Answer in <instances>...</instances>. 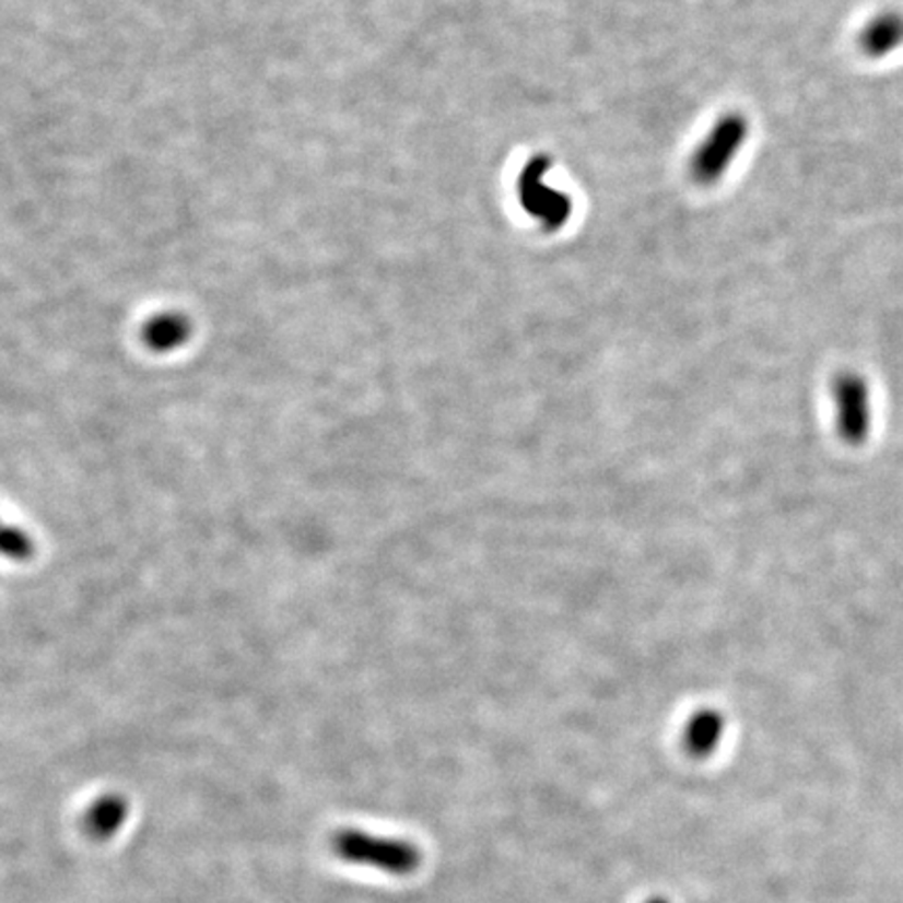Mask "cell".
<instances>
[{
	"label": "cell",
	"instance_id": "obj_6",
	"mask_svg": "<svg viewBox=\"0 0 903 903\" xmlns=\"http://www.w3.org/2000/svg\"><path fill=\"white\" fill-rule=\"evenodd\" d=\"M903 45V15L895 11L879 13L872 22H868L859 34V47L864 55L880 59L891 55Z\"/></svg>",
	"mask_w": 903,
	"mask_h": 903
},
{
	"label": "cell",
	"instance_id": "obj_7",
	"mask_svg": "<svg viewBox=\"0 0 903 903\" xmlns=\"http://www.w3.org/2000/svg\"><path fill=\"white\" fill-rule=\"evenodd\" d=\"M126 818V804L118 797H105L96 801L86 816V829L98 838H107L118 831Z\"/></svg>",
	"mask_w": 903,
	"mask_h": 903
},
{
	"label": "cell",
	"instance_id": "obj_3",
	"mask_svg": "<svg viewBox=\"0 0 903 903\" xmlns=\"http://www.w3.org/2000/svg\"><path fill=\"white\" fill-rule=\"evenodd\" d=\"M550 169V157L544 153L533 155L525 164L517 178L519 203L527 214L542 224L548 233H556L570 222L573 214V201L563 190L548 187L544 176Z\"/></svg>",
	"mask_w": 903,
	"mask_h": 903
},
{
	"label": "cell",
	"instance_id": "obj_4",
	"mask_svg": "<svg viewBox=\"0 0 903 903\" xmlns=\"http://www.w3.org/2000/svg\"><path fill=\"white\" fill-rule=\"evenodd\" d=\"M834 425L838 437L849 446H861L872 431V400L866 379L843 371L831 383Z\"/></svg>",
	"mask_w": 903,
	"mask_h": 903
},
{
	"label": "cell",
	"instance_id": "obj_8",
	"mask_svg": "<svg viewBox=\"0 0 903 903\" xmlns=\"http://www.w3.org/2000/svg\"><path fill=\"white\" fill-rule=\"evenodd\" d=\"M646 903H669L667 902L666 898H653V900H648Z\"/></svg>",
	"mask_w": 903,
	"mask_h": 903
},
{
	"label": "cell",
	"instance_id": "obj_2",
	"mask_svg": "<svg viewBox=\"0 0 903 903\" xmlns=\"http://www.w3.org/2000/svg\"><path fill=\"white\" fill-rule=\"evenodd\" d=\"M749 121L742 114H726L717 119L707 139L696 146L690 160V176L701 187H712L735 162L747 141Z\"/></svg>",
	"mask_w": 903,
	"mask_h": 903
},
{
	"label": "cell",
	"instance_id": "obj_1",
	"mask_svg": "<svg viewBox=\"0 0 903 903\" xmlns=\"http://www.w3.org/2000/svg\"><path fill=\"white\" fill-rule=\"evenodd\" d=\"M333 852L350 864L373 866L389 875H410L421 864V854L414 845L362 831L337 832Z\"/></svg>",
	"mask_w": 903,
	"mask_h": 903
},
{
	"label": "cell",
	"instance_id": "obj_5",
	"mask_svg": "<svg viewBox=\"0 0 903 903\" xmlns=\"http://www.w3.org/2000/svg\"><path fill=\"white\" fill-rule=\"evenodd\" d=\"M724 732H726L724 715L715 710H701L690 715L689 724L684 726V732H682L684 749L696 760L710 758L722 744Z\"/></svg>",
	"mask_w": 903,
	"mask_h": 903
}]
</instances>
